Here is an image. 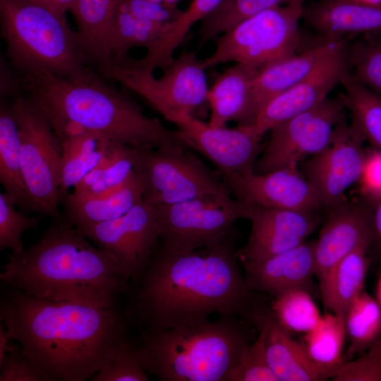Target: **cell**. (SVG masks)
Listing matches in <instances>:
<instances>
[{"label": "cell", "instance_id": "obj_31", "mask_svg": "<svg viewBox=\"0 0 381 381\" xmlns=\"http://www.w3.org/2000/svg\"><path fill=\"white\" fill-rule=\"evenodd\" d=\"M134 164L133 147L114 142L109 152L73 192L93 197L109 195L126 183L134 171Z\"/></svg>", "mask_w": 381, "mask_h": 381}, {"label": "cell", "instance_id": "obj_8", "mask_svg": "<svg viewBox=\"0 0 381 381\" xmlns=\"http://www.w3.org/2000/svg\"><path fill=\"white\" fill-rule=\"evenodd\" d=\"M11 106L19 129L22 174L33 212L60 218L61 143L32 96L22 93L14 97Z\"/></svg>", "mask_w": 381, "mask_h": 381}, {"label": "cell", "instance_id": "obj_43", "mask_svg": "<svg viewBox=\"0 0 381 381\" xmlns=\"http://www.w3.org/2000/svg\"><path fill=\"white\" fill-rule=\"evenodd\" d=\"M132 15L149 21L170 23L176 20L183 10L177 6L151 0H117Z\"/></svg>", "mask_w": 381, "mask_h": 381}, {"label": "cell", "instance_id": "obj_42", "mask_svg": "<svg viewBox=\"0 0 381 381\" xmlns=\"http://www.w3.org/2000/svg\"><path fill=\"white\" fill-rule=\"evenodd\" d=\"M0 381H46L35 364L16 346L0 363Z\"/></svg>", "mask_w": 381, "mask_h": 381}, {"label": "cell", "instance_id": "obj_17", "mask_svg": "<svg viewBox=\"0 0 381 381\" xmlns=\"http://www.w3.org/2000/svg\"><path fill=\"white\" fill-rule=\"evenodd\" d=\"M346 50V45L307 77L272 99L252 124L255 134L262 138L275 126L316 107L329 97L348 71Z\"/></svg>", "mask_w": 381, "mask_h": 381}, {"label": "cell", "instance_id": "obj_13", "mask_svg": "<svg viewBox=\"0 0 381 381\" xmlns=\"http://www.w3.org/2000/svg\"><path fill=\"white\" fill-rule=\"evenodd\" d=\"M77 229L114 256L129 279L143 270L159 241L154 207L143 200L117 219Z\"/></svg>", "mask_w": 381, "mask_h": 381}, {"label": "cell", "instance_id": "obj_32", "mask_svg": "<svg viewBox=\"0 0 381 381\" xmlns=\"http://www.w3.org/2000/svg\"><path fill=\"white\" fill-rule=\"evenodd\" d=\"M169 24L139 18L116 0L110 31L112 64L128 56L131 49H148L164 34Z\"/></svg>", "mask_w": 381, "mask_h": 381}, {"label": "cell", "instance_id": "obj_33", "mask_svg": "<svg viewBox=\"0 0 381 381\" xmlns=\"http://www.w3.org/2000/svg\"><path fill=\"white\" fill-rule=\"evenodd\" d=\"M294 1L296 0H221L200 22L198 49L245 20L268 8Z\"/></svg>", "mask_w": 381, "mask_h": 381}, {"label": "cell", "instance_id": "obj_50", "mask_svg": "<svg viewBox=\"0 0 381 381\" xmlns=\"http://www.w3.org/2000/svg\"><path fill=\"white\" fill-rule=\"evenodd\" d=\"M376 299L381 306V272L376 287Z\"/></svg>", "mask_w": 381, "mask_h": 381}, {"label": "cell", "instance_id": "obj_7", "mask_svg": "<svg viewBox=\"0 0 381 381\" xmlns=\"http://www.w3.org/2000/svg\"><path fill=\"white\" fill-rule=\"evenodd\" d=\"M296 0L263 11L216 37L213 53L201 60L206 69L235 62L257 68L298 52L299 23L305 4Z\"/></svg>", "mask_w": 381, "mask_h": 381}, {"label": "cell", "instance_id": "obj_49", "mask_svg": "<svg viewBox=\"0 0 381 381\" xmlns=\"http://www.w3.org/2000/svg\"><path fill=\"white\" fill-rule=\"evenodd\" d=\"M12 339L6 326L1 322L0 323V363L4 359L6 353L13 349L16 346H12L10 340Z\"/></svg>", "mask_w": 381, "mask_h": 381}, {"label": "cell", "instance_id": "obj_52", "mask_svg": "<svg viewBox=\"0 0 381 381\" xmlns=\"http://www.w3.org/2000/svg\"><path fill=\"white\" fill-rule=\"evenodd\" d=\"M151 1H157V2H162L163 3V0H151Z\"/></svg>", "mask_w": 381, "mask_h": 381}, {"label": "cell", "instance_id": "obj_39", "mask_svg": "<svg viewBox=\"0 0 381 381\" xmlns=\"http://www.w3.org/2000/svg\"><path fill=\"white\" fill-rule=\"evenodd\" d=\"M15 198L6 191L0 193V250L9 248L13 253L25 250L23 234L37 226L38 217H28L16 208Z\"/></svg>", "mask_w": 381, "mask_h": 381}, {"label": "cell", "instance_id": "obj_21", "mask_svg": "<svg viewBox=\"0 0 381 381\" xmlns=\"http://www.w3.org/2000/svg\"><path fill=\"white\" fill-rule=\"evenodd\" d=\"M244 279L250 291L267 293L274 297L289 289L310 291L315 275L314 242L298 246L260 261H240Z\"/></svg>", "mask_w": 381, "mask_h": 381}, {"label": "cell", "instance_id": "obj_35", "mask_svg": "<svg viewBox=\"0 0 381 381\" xmlns=\"http://www.w3.org/2000/svg\"><path fill=\"white\" fill-rule=\"evenodd\" d=\"M341 84L345 90L352 125L365 140L381 152V95L361 85L348 71Z\"/></svg>", "mask_w": 381, "mask_h": 381}, {"label": "cell", "instance_id": "obj_15", "mask_svg": "<svg viewBox=\"0 0 381 381\" xmlns=\"http://www.w3.org/2000/svg\"><path fill=\"white\" fill-rule=\"evenodd\" d=\"M180 139L193 148L225 176H245L255 172L258 156L261 153L260 140L252 125L214 127L189 116L176 125Z\"/></svg>", "mask_w": 381, "mask_h": 381}, {"label": "cell", "instance_id": "obj_11", "mask_svg": "<svg viewBox=\"0 0 381 381\" xmlns=\"http://www.w3.org/2000/svg\"><path fill=\"white\" fill-rule=\"evenodd\" d=\"M205 70L195 52L184 51L162 69L159 78L152 71L114 65L96 71L140 95L166 121L176 126L207 103Z\"/></svg>", "mask_w": 381, "mask_h": 381}, {"label": "cell", "instance_id": "obj_4", "mask_svg": "<svg viewBox=\"0 0 381 381\" xmlns=\"http://www.w3.org/2000/svg\"><path fill=\"white\" fill-rule=\"evenodd\" d=\"M21 78L23 92L37 99L47 116L72 119L133 147L186 145L177 130H170L157 118L145 115L126 92L106 83L99 73L83 81L48 72L30 73Z\"/></svg>", "mask_w": 381, "mask_h": 381}, {"label": "cell", "instance_id": "obj_44", "mask_svg": "<svg viewBox=\"0 0 381 381\" xmlns=\"http://www.w3.org/2000/svg\"><path fill=\"white\" fill-rule=\"evenodd\" d=\"M364 190L377 196L381 195V152H374L366 156L360 181Z\"/></svg>", "mask_w": 381, "mask_h": 381}, {"label": "cell", "instance_id": "obj_28", "mask_svg": "<svg viewBox=\"0 0 381 381\" xmlns=\"http://www.w3.org/2000/svg\"><path fill=\"white\" fill-rule=\"evenodd\" d=\"M0 182L21 211L33 212L22 174L19 129L11 104L5 99L0 103Z\"/></svg>", "mask_w": 381, "mask_h": 381}, {"label": "cell", "instance_id": "obj_16", "mask_svg": "<svg viewBox=\"0 0 381 381\" xmlns=\"http://www.w3.org/2000/svg\"><path fill=\"white\" fill-rule=\"evenodd\" d=\"M222 179L231 195L248 204L310 213L323 207L311 183L298 167Z\"/></svg>", "mask_w": 381, "mask_h": 381}, {"label": "cell", "instance_id": "obj_37", "mask_svg": "<svg viewBox=\"0 0 381 381\" xmlns=\"http://www.w3.org/2000/svg\"><path fill=\"white\" fill-rule=\"evenodd\" d=\"M270 306L262 302L252 313L250 322L258 328L259 334L248 345L230 381H278L269 364L266 352L267 315Z\"/></svg>", "mask_w": 381, "mask_h": 381}, {"label": "cell", "instance_id": "obj_46", "mask_svg": "<svg viewBox=\"0 0 381 381\" xmlns=\"http://www.w3.org/2000/svg\"><path fill=\"white\" fill-rule=\"evenodd\" d=\"M221 0H193L187 9L184 10L179 18V24L184 29L190 30L197 23H200L210 13Z\"/></svg>", "mask_w": 381, "mask_h": 381}, {"label": "cell", "instance_id": "obj_34", "mask_svg": "<svg viewBox=\"0 0 381 381\" xmlns=\"http://www.w3.org/2000/svg\"><path fill=\"white\" fill-rule=\"evenodd\" d=\"M344 321L350 341L347 361L363 353L380 336L381 306L376 298L363 291L350 304Z\"/></svg>", "mask_w": 381, "mask_h": 381}, {"label": "cell", "instance_id": "obj_14", "mask_svg": "<svg viewBox=\"0 0 381 381\" xmlns=\"http://www.w3.org/2000/svg\"><path fill=\"white\" fill-rule=\"evenodd\" d=\"M364 138L351 124L342 122L331 143L313 156L305 167V176L327 209L345 201L346 191L359 181L366 159Z\"/></svg>", "mask_w": 381, "mask_h": 381}, {"label": "cell", "instance_id": "obj_41", "mask_svg": "<svg viewBox=\"0 0 381 381\" xmlns=\"http://www.w3.org/2000/svg\"><path fill=\"white\" fill-rule=\"evenodd\" d=\"M331 378L333 381H381V334L359 358L345 361Z\"/></svg>", "mask_w": 381, "mask_h": 381}, {"label": "cell", "instance_id": "obj_22", "mask_svg": "<svg viewBox=\"0 0 381 381\" xmlns=\"http://www.w3.org/2000/svg\"><path fill=\"white\" fill-rule=\"evenodd\" d=\"M302 20L324 40L381 32V4L368 5L351 0H316L306 3Z\"/></svg>", "mask_w": 381, "mask_h": 381}, {"label": "cell", "instance_id": "obj_5", "mask_svg": "<svg viewBox=\"0 0 381 381\" xmlns=\"http://www.w3.org/2000/svg\"><path fill=\"white\" fill-rule=\"evenodd\" d=\"M247 322L225 313L216 320L138 329L143 366L160 381H230L250 344Z\"/></svg>", "mask_w": 381, "mask_h": 381}, {"label": "cell", "instance_id": "obj_25", "mask_svg": "<svg viewBox=\"0 0 381 381\" xmlns=\"http://www.w3.org/2000/svg\"><path fill=\"white\" fill-rule=\"evenodd\" d=\"M143 188L135 173L116 191L103 196L69 192L63 198L66 217L76 228L117 219L143 200Z\"/></svg>", "mask_w": 381, "mask_h": 381}, {"label": "cell", "instance_id": "obj_36", "mask_svg": "<svg viewBox=\"0 0 381 381\" xmlns=\"http://www.w3.org/2000/svg\"><path fill=\"white\" fill-rule=\"evenodd\" d=\"M270 308L277 322L289 333L306 334L322 317L310 291L301 288L274 296Z\"/></svg>", "mask_w": 381, "mask_h": 381}, {"label": "cell", "instance_id": "obj_48", "mask_svg": "<svg viewBox=\"0 0 381 381\" xmlns=\"http://www.w3.org/2000/svg\"><path fill=\"white\" fill-rule=\"evenodd\" d=\"M373 243L377 253L381 255V195L373 210Z\"/></svg>", "mask_w": 381, "mask_h": 381}, {"label": "cell", "instance_id": "obj_2", "mask_svg": "<svg viewBox=\"0 0 381 381\" xmlns=\"http://www.w3.org/2000/svg\"><path fill=\"white\" fill-rule=\"evenodd\" d=\"M0 320L46 381H84L109 365L128 339L123 311L40 298L8 287Z\"/></svg>", "mask_w": 381, "mask_h": 381}, {"label": "cell", "instance_id": "obj_30", "mask_svg": "<svg viewBox=\"0 0 381 381\" xmlns=\"http://www.w3.org/2000/svg\"><path fill=\"white\" fill-rule=\"evenodd\" d=\"M346 337L344 318L330 312L303 337L301 343L308 356L328 378L345 362L342 349Z\"/></svg>", "mask_w": 381, "mask_h": 381}, {"label": "cell", "instance_id": "obj_26", "mask_svg": "<svg viewBox=\"0 0 381 381\" xmlns=\"http://www.w3.org/2000/svg\"><path fill=\"white\" fill-rule=\"evenodd\" d=\"M266 352L278 381H320L328 377L311 361L302 344L291 338L273 316L267 315Z\"/></svg>", "mask_w": 381, "mask_h": 381}, {"label": "cell", "instance_id": "obj_27", "mask_svg": "<svg viewBox=\"0 0 381 381\" xmlns=\"http://www.w3.org/2000/svg\"><path fill=\"white\" fill-rule=\"evenodd\" d=\"M368 252L361 248L351 253L318 279L323 305L330 313L344 318L351 302L363 291Z\"/></svg>", "mask_w": 381, "mask_h": 381}, {"label": "cell", "instance_id": "obj_20", "mask_svg": "<svg viewBox=\"0 0 381 381\" xmlns=\"http://www.w3.org/2000/svg\"><path fill=\"white\" fill-rule=\"evenodd\" d=\"M346 45V40H324L302 52L285 56L258 69L251 95L248 125L274 97L296 85L325 60Z\"/></svg>", "mask_w": 381, "mask_h": 381}, {"label": "cell", "instance_id": "obj_18", "mask_svg": "<svg viewBox=\"0 0 381 381\" xmlns=\"http://www.w3.org/2000/svg\"><path fill=\"white\" fill-rule=\"evenodd\" d=\"M250 205L251 223L247 243L236 250L239 261H260L306 241L316 226L313 213Z\"/></svg>", "mask_w": 381, "mask_h": 381}, {"label": "cell", "instance_id": "obj_3", "mask_svg": "<svg viewBox=\"0 0 381 381\" xmlns=\"http://www.w3.org/2000/svg\"><path fill=\"white\" fill-rule=\"evenodd\" d=\"M88 240L66 217L53 219L37 241L8 255L1 282L40 298L116 306L129 277L114 256Z\"/></svg>", "mask_w": 381, "mask_h": 381}, {"label": "cell", "instance_id": "obj_51", "mask_svg": "<svg viewBox=\"0 0 381 381\" xmlns=\"http://www.w3.org/2000/svg\"><path fill=\"white\" fill-rule=\"evenodd\" d=\"M357 3L368 4V5H377L381 4V0H351Z\"/></svg>", "mask_w": 381, "mask_h": 381}, {"label": "cell", "instance_id": "obj_6", "mask_svg": "<svg viewBox=\"0 0 381 381\" xmlns=\"http://www.w3.org/2000/svg\"><path fill=\"white\" fill-rule=\"evenodd\" d=\"M0 12L5 56L20 76L48 72L83 81L98 73L87 64L65 18L30 0H0Z\"/></svg>", "mask_w": 381, "mask_h": 381}, {"label": "cell", "instance_id": "obj_24", "mask_svg": "<svg viewBox=\"0 0 381 381\" xmlns=\"http://www.w3.org/2000/svg\"><path fill=\"white\" fill-rule=\"evenodd\" d=\"M116 0H76L71 8L77 25V43L92 68L112 65L110 44Z\"/></svg>", "mask_w": 381, "mask_h": 381}, {"label": "cell", "instance_id": "obj_29", "mask_svg": "<svg viewBox=\"0 0 381 381\" xmlns=\"http://www.w3.org/2000/svg\"><path fill=\"white\" fill-rule=\"evenodd\" d=\"M114 140L95 130L61 143L62 166L60 184L61 201L83 179L97 167L111 149Z\"/></svg>", "mask_w": 381, "mask_h": 381}, {"label": "cell", "instance_id": "obj_47", "mask_svg": "<svg viewBox=\"0 0 381 381\" xmlns=\"http://www.w3.org/2000/svg\"><path fill=\"white\" fill-rule=\"evenodd\" d=\"M50 10L59 16L65 18L67 11L71 10L76 0H30Z\"/></svg>", "mask_w": 381, "mask_h": 381}, {"label": "cell", "instance_id": "obj_45", "mask_svg": "<svg viewBox=\"0 0 381 381\" xmlns=\"http://www.w3.org/2000/svg\"><path fill=\"white\" fill-rule=\"evenodd\" d=\"M24 93L22 78L12 68L5 56L1 54L0 59V96L16 97Z\"/></svg>", "mask_w": 381, "mask_h": 381}, {"label": "cell", "instance_id": "obj_1", "mask_svg": "<svg viewBox=\"0 0 381 381\" xmlns=\"http://www.w3.org/2000/svg\"><path fill=\"white\" fill-rule=\"evenodd\" d=\"M235 246L176 253L159 240L143 270L128 281L123 311L129 324L158 331L213 313L248 321L262 300L248 289Z\"/></svg>", "mask_w": 381, "mask_h": 381}, {"label": "cell", "instance_id": "obj_9", "mask_svg": "<svg viewBox=\"0 0 381 381\" xmlns=\"http://www.w3.org/2000/svg\"><path fill=\"white\" fill-rule=\"evenodd\" d=\"M159 240L167 249L188 253L236 243L234 223L247 219L250 205L230 193L207 195L164 205L152 206Z\"/></svg>", "mask_w": 381, "mask_h": 381}, {"label": "cell", "instance_id": "obj_12", "mask_svg": "<svg viewBox=\"0 0 381 381\" xmlns=\"http://www.w3.org/2000/svg\"><path fill=\"white\" fill-rule=\"evenodd\" d=\"M346 108L344 95L327 97L316 107L273 127L270 140L256 161L255 173L298 167L306 157L322 151L344 121Z\"/></svg>", "mask_w": 381, "mask_h": 381}, {"label": "cell", "instance_id": "obj_38", "mask_svg": "<svg viewBox=\"0 0 381 381\" xmlns=\"http://www.w3.org/2000/svg\"><path fill=\"white\" fill-rule=\"evenodd\" d=\"M347 66L358 83L381 95V37L368 35L346 46Z\"/></svg>", "mask_w": 381, "mask_h": 381}, {"label": "cell", "instance_id": "obj_23", "mask_svg": "<svg viewBox=\"0 0 381 381\" xmlns=\"http://www.w3.org/2000/svg\"><path fill=\"white\" fill-rule=\"evenodd\" d=\"M258 68L242 64L226 68L209 87L207 103L211 113L208 124L226 126L236 121L248 126L253 83Z\"/></svg>", "mask_w": 381, "mask_h": 381}, {"label": "cell", "instance_id": "obj_10", "mask_svg": "<svg viewBox=\"0 0 381 381\" xmlns=\"http://www.w3.org/2000/svg\"><path fill=\"white\" fill-rule=\"evenodd\" d=\"M189 148L177 143L133 147L134 172L143 186V200L157 206L230 193L222 175L207 167Z\"/></svg>", "mask_w": 381, "mask_h": 381}, {"label": "cell", "instance_id": "obj_40", "mask_svg": "<svg viewBox=\"0 0 381 381\" xmlns=\"http://www.w3.org/2000/svg\"><path fill=\"white\" fill-rule=\"evenodd\" d=\"M92 381H147L136 339L128 337L117 356L90 378Z\"/></svg>", "mask_w": 381, "mask_h": 381}, {"label": "cell", "instance_id": "obj_19", "mask_svg": "<svg viewBox=\"0 0 381 381\" xmlns=\"http://www.w3.org/2000/svg\"><path fill=\"white\" fill-rule=\"evenodd\" d=\"M328 210L327 220L314 241L315 275L320 278L337 262L373 243V210L346 200Z\"/></svg>", "mask_w": 381, "mask_h": 381}]
</instances>
